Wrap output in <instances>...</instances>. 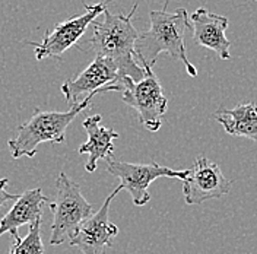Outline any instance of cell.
Instances as JSON below:
<instances>
[{"instance_id":"obj_1","label":"cell","mask_w":257,"mask_h":254,"mask_svg":"<svg viewBox=\"0 0 257 254\" xmlns=\"http://www.w3.org/2000/svg\"><path fill=\"white\" fill-rule=\"evenodd\" d=\"M168 2L170 0L164 3V8L161 11L151 12V25L146 31L139 34L135 44L136 59L139 60L141 66L154 67L161 53H167L173 59L180 60L184 64L187 73L192 78H196L197 69L190 63L184 43L186 31L190 28L189 14L186 9L168 12Z\"/></svg>"},{"instance_id":"obj_2","label":"cell","mask_w":257,"mask_h":254,"mask_svg":"<svg viewBox=\"0 0 257 254\" xmlns=\"http://www.w3.org/2000/svg\"><path fill=\"white\" fill-rule=\"evenodd\" d=\"M136 9L138 2H135L127 15L111 14L105 8L101 22H92L94 34L89 41L95 56L110 59L117 66L120 76H126L133 82H139L145 76V69L136 60L135 53V44L139 37L133 25Z\"/></svg>"},{"instance_id":"obj_3","label":"cell","mask_w":257,"mask_h":254,"mask_svg":"<svg viewBox=\"0 0 257 254\" xmlns=\"http://www.w3.org/2000/svg\"><path fill=\"white\" fill-rule=\"evenodd\" d=\"M92 98L94 96H88L78 105H73L70 110L63 112L35 108L31 118L18 127L16 136L8 143L12 158H32L37 154L38 146L44 142L63 143L66 129L75 120V117H78L80 112L88 108V105H91Z\"/></svg>"},{"instance_id":"obj_4","label":"cell","mask_w":257,"mask_h":254,"mask_svg":"<svg viewBox=\"0 0 257 254\" xmlns=\"http://www.w3.org/2000/svg\"><path fill=\"white\" fill-rule=\"evenodd\" d=\"M53 212L50 244L59 245L75 237L79 226L92 215V205L83 197L78 183L60 173L56 180V197L50 203Z\"/></svg>"},{"instance_id":"obj_5","label":"cell","mask_w":257,"mask_h":254,"mask_svg":"<svg viewBox=\"0 0 257 254\" xmlns=\"http://www.w3.org/2000/svg\"><path fill=\"white\" fill-rule=\"evenodd\" d=\"M142 67L145 69L142 80L133 82L123 76L114 85L117 86V92L121 94V99L136 110L138 120L142 126L149 132H158L162 126V117L167 112L168 99L152 67Z\"/></svg>"},{"instance_id":"obj_6","label":"cell","mask_w":257,"mask_h":254,"mask_svg":"<svg viewBox=\"0 0 257 254\" xmlns=\"http://www.w3.org/2000/svg\"><path fill=\"white\" fill-rule=\"evenodd\" d=\"M111 0H105L95 5H85V14L76 15L67 21L57 24L51 31L46 32L41 43H31L32 47H35V59L38 62L47 59V57H56L60 59L64 53L75 46L83 34L86 32L88 27L95 21L99 15H102L104 9L108 8V3Z\"/></svg>"},{"instance_id":"obj_7","label":"cell","mask_w":257,"mask_h":254,"mask_svg":"<svg viewBox=\"0 0 257 254\" xmlns=\"http://www.w3.org/2000/svg\"><path fill=\"white\" fill-rule=\"evenodd\" d=\"M107 171L120 180V186L130 193L135 206H144L151 200L148 189L155 180L170 177L183 181L189 175V170H173L154 161L149 164H130L111 159L107 162Z\"/></svg>"},{"instance_id":"obj_8","label":"cell","mask_w":257,"mask_h":254,"mask_svg":"<svg viewBox=\"0 0 257 254\" xmlns=\"http://www.w3.org/2000/svg\"><path fill=\"white\" fill-rule=\"evenodd\" d=\"M117 66L110 59L95 56L92 63L73 79H67L62 85V92L70 107L78 105L88 96L117 91L114 85L120 79Z\"/></svg>"},{"instance_id":"obj_9","label":"cell","mask_w":257,"mask_h":254,"mask_svg":"<svg viewBox=\"0 0 257 254\" xmlns=\"http://www.w3.org/2000/svg\"><path fill=\"white\" fill-rule=\"evenodd\" d=\"M232 183L222 174L218 164L200 155L189 175L183 180V194L187 205H200L210 199H221L231 191Z\"/></svg>"},{"instance_id":"obj_10","label":"cell","mask_w":257,"mask_h":254,"mask_svg":"<svg viewBox=\"0 0 257 254\" xmlns=\"http://www.w3.org/2000/svg\"><path fill=\"white\" fill-rule=\"evenodd\" d=\"M121 190L123 187L118 186L105 199L98 212L82 222L75 237L70 239V245L78 247L83 254H105V251L112 247V238L118 234V228L110 221L108 213L114 197Z\"/></svg>"},{"instance_id":"obj_11","label":"cell","mask_w":257,"mask_h":254,"mask_svg":"<svg viewBox=\"0 0 257 254\" xmlns=\"http://www.w3.org/2000/svg\"><path fill=\"white\" fill-rule=\"evenodd\" d=\"M193 30V40L196 44L215 51L221 60H229L231 43L225 31L228 28L226 16L216 15L205 8L196 9L190 16Z\"/></svg>"},{"instance_id":"obj_12","label":"cell","mask_w":257,"mask_h":254,"mask_svg":"<svg viewBox=\"0 0 257 254\" xmlns=\"http://www.w3.org/2000/svg\"><path fill=\"white\" fill-rule=\"evenodd\" d=\"M102 117L99 114L89 115L83 120V129L86 130L88 141L78 149L79 154H88V161L85 164V170L88 173H94L96 170V164L99 159L111 161L114 154V143L112 141L118 138L112 129L104 127L101 124Z\"/></svg>"},{"instance_id":"obj_13","label":"cell","mask_w":257,"mask_h":254,"mask_svg":"<svg viewBox=\"0 0 257 254\" xmlns=\"http://www.w3.org/2000/svg\"><path fill=\"white\" fill-rule=\"evenodd\" d=\"M48 203V197L43 194L41 189H32L24 191L15 202L9 212L0 221V237L6 232L15 238L18 228L22 225H31L37 219H43V206Z\"/></svg>"},{"instance_id":"obj_14","label":"cell","mask_w":257,"mask_h":254,"mask_svg":"<svg viewBox=\"0 0 257 254\" xmlns=\"http://www.w3.org/2000/svg\"><path fill=\"white\" fill-rule=\"evenodd\" d=\"M213 118L222 124L225 132L232 136L247 138L257 142V105L253 102L240 104L231 110L219 108L213 114Z\"/></svg>"},{"instance_id":"obj_15","label":"cell","mask_w":257,"mask_h":254,"mask_svg":"<svg viewBox=\"0 0 257 254\" xmlns=\"http://www.w3.org/2000/svg\"><path fill=\"white\" fill-rule=\"evenodd\" d=\"M41 222L37 219L30 225V229L25 237L16 235L9 254H44V244L41 238Z\"/></svg>"},{"instance_id":"obj_16","label":"cell","mask_w":257,"mask_h":254,"mask_svg":"<svg viewBox=\"0 0 257 254\" xmlns=\"http://www.w3.org/2000/svg\"><path fill=\"white\" fill-rule=\"evenodd\" d=\"M8 187V178H0V209L9 203H14L19 197L18 194H12L6 190Z\"/></svg>"}]
</instances>
